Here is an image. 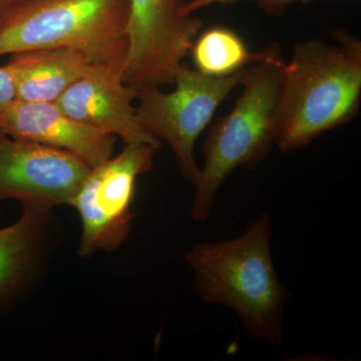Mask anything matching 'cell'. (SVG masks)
I'll return each instance as SVG.
<instances>
[{"label":"cell","mask_w":361,"mask_h":361,"mask_svg":"<svg viewBox=\"0 0 361 361\" xmlns=\"http://www.w3.org/2000/svg\"><path fill=\"white\" fill-rule=\"evenodd\" d=\"M297 42L281 66L276 141L282 152L307 147L316 137L350 122L361 103V42L345 30Z\"/></svg>","instance_id":"6da1fadb"},{"label":"cell","mask_w":361,"mask_h":361,"mask_svg":"<svg viewBox=\"0 0 361 361\" xmlns=\"http://www.w3.org/2000/svg\"><path fill=\"white\" fill-rule=\"evenodd\" d=\"M185 258L204 302L231 308L252 338L274 345L283 343L284 305L289 292L280 283L273 264L268 214L238 238L197 244Z\"/></svg>","instance_id":"7a4b0ae2"},{"label":"cell","mask_w":361,"mask_h":361,"mask_svg":"<svg viewBox=\"0 0 361 361\" xmlns=\"http://www.w3.org/2000/svg\"><path fill=\"white\" fill-rule=\"evenodd\" d=\"M128 18V0H32L0 18V56L70 49L123 75Z\"/></svg>","instance_id":"3957f363"},{"label":"cell","mask_w":361,"mask_h":361,"mask_svg":"<svg viewBox=\"0 0 361 361\" xmlns=\"http://www.w3.org/2000/svg\"><path fill=\"white\" fill-rule=\"evenodd\" d=\"M281 49L274 42L269 56L249 68L243 92L227 115L209 130L204 166L195 185L192 217L205 222L216 196L235 169H252L269 155L276 141L277 109L281 85Z\"/></svg>","instance_id":"277c9868"},{"label":"cell","mask_w":361,"mask_h":361,"mask_svg":"<svg viewBox=\"0 0 361 361\" xmlns=\"http://www.w3.org/2000/svg\"><path fill=\"white\" fill-rule=\"evenodd\" d=\"M249 68L227 78H211L183 63L175 73V90L164 92L148 85L137 90V120L174 152L182 175L195 187L201 168L195 161V144L232 90L243 85Z\"/></svg>","instance_id":"5b68a950"},{"label":"cell","mask_w":361,"mask_h":361,"mask_svg":"<svg viewBox=\"0 0 361 361\" xmlns=\"http://www.w3.org/2000/svg\"><path fill=\"white\" fill-rule=\"evenodd\" d=\"M158 149L126 144L118 155L90 170L71 203L82 222L80 255L115 251L129 238L135 182L154 167Z\"/></svg>","instance_id":"8992f818"},{"label":"cell","mask_w":361,"mask_h":361,"mask_svg":"<svg viewBox=\"0 0 361 361\" xmlns=\"http://www.w3.org/2000/svg\"><path fill=\"white\" fill-rule=\"evenodd\" d=\"M128 52L123 80L135 92L173 84L202 21L184 13L186 0H128Z\"/></svg>","instance_id":"52a82bcc"},{"label":"cell","mask_w":361,"mask_h":361,"mask_svg":"<svg viewBox=\"0 0 361 361\" xmlns=\"http://www.w3.org/2000/svg\"><path fill=\"white\" fill-rule=\"evenodd\" d=\"M90 170L68 152L0 133V202L47 210L71 205Z\"/></svg>","instance_id":"ba28073f"},{"label":"cell","mask_w":361,"mask_h":361,"mask_svg":"<svg viewBox=\"0 0 361 361\" xmlns=\"http://www.w3.org/2000/svg\"><path fill=\"white\" fill-rule=\"evenodd\" d=\"M137 92L123 80L122 71L92 66L54 104L75 122L122 139L160 148L161 142L142 128L134 106Z\"/></svg>","instance_id":"9c48e42d"},{"label":"cell","mask_w":361,"mask_h":361,"mask_svg":"<svg viewBox=\"0 0 361 361\" xmlns=\"http://www.w3.org/2000/svg\"><path fill=\"white\" fill-rule=\"evenodd\" d=\"M0 133L63 149L96 168L113 157L116 137L75 122L54 103L16 99L0 118Z\"/></svg>","instance_id":"30bf717a"},{"label":"cell","mask_w":361,"mask_h":361,"mask_svg":"<svg viewBox=\"0 0 361 361\" xmlns=\"http://www.w3.org/2000/svg\"><path fill=\"white\" fill-rule=\"evenodd\" d=\"M6 66L18 99L54 103L94 65L73 49H37L11 54Z\"/></svg>","instance_id":"8fae6325"},{"label":"cell","mask_w":361,"mask_h":361,"mask_svg":"<svg viewBox=\"0 0 361 361\" xmlns=\"http://www.w3.org/2000/svg\"><path fill=\"white\" fill-rule=\"evenodd\" d=\"M20 219L0 228V304L25 289L39 268L44 251L51 211L23 206Z\"/></svg>","instance_id":"7c38bea8"},{"label":"cell","mask_w":361,"mask_h":361,"mask_svg":"<svg viewBox=\"0 0 361 361\" xmlns=\"http://www.w3.org/2000/svg\"><path fill=\"white\" fill-rule=\"evenodd\" d=\"M271 44L252 52L238 33L225 26H212L197 35L191 54L195 70L211 78H227L269 56Z\"/></svg>","instance_id":"4fadbf2b"},{"label":"cell","mask_w":361,"mask_h":361,"mask_svg":"<svg viewBox=\"0 0 361 361\" xmlns=\"http://www.w3.org/2000/svg\"><path fill=\"white\" fill-rule=\"evenodd\" d=\"M16 99L13 75L6 66H0V118Z\"/></svg>","instance_id":"5bb4252c"},{"label":"cell","mask_w":361,"mask_h":361,"mask_svg":"<svg viewBox=\"0 0 361 361\" xmlns=\"http://www.w3.org/2000/svg\"><path fill=\"white\" fill-rule=\"evenodd\" d=\"M312 0H257L259 8L266 14L271 16H280L284 13L285 9L297 4H306Z\"/></svg>","instance_id":"9a60e30c"},{"label":"cell","mask_w":361,"mask_h":361,"mask_svg":"<svg viewBox=\"0 0 361 361\" xmlns=\"http://www.w3.org/2000/svg\"><path fill=\"white\" fill-rule=\"evenodd\" d=\"M242 0H189L186 1L184 6V13L193 14L195 11L207 8L212 6H229V4H237Z\"/></svg>","instance_id":"2e32d148"},{"label":"cell","mask_w":361,"mask_h":361,"mask_svg":"<svg viewBox=\"0 0 361 361\" xmlns=\"http://www.w3.org/2000/svg\"><path fill=\"white\" fill-rule=\"evenodd\" d=\"M30 1L32 0H0V18L9 11H13L16 7L23 6Z\"/></svg>","instance_id":"e0dca14e"}]
</instances>
